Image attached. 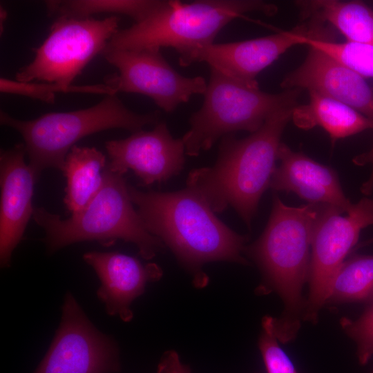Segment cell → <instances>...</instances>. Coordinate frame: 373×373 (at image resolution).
Returning a JSON list of instances; mask_svg holds the SVG:
<instances>
[{
  "instance_id": "6da1fadb",
  "label": "cell",
  "mask_w": 373,
  "mask_h": 373,
  "mask_svg": "<svg viewBox=\"0 0 373 373\" xmlns=\"http://www.w3.org/2000/svg\"><path fill=\"white\" fill-rule=\"evenodd\" d=\"M128 193L149 232L167 245L198 287L208 281L202 271L209 262L247 265L242 256L247 236L240 235L215 215L207 202L189 188L173 191H142L128 185Z\"/></svg>"
},
{
  "instance_id": "7a4b0ae2",
  "label": "cell",
  "mask_w": 373,
  "mask_h": 373,
  "mask_svg": "<svg viewBox=\"0 0 373 373\" xmlns=\"http://www.w3.org/2000/svg\"><path fill=\"white\" fill-rule=\"evenodd\" d=\"M296 106L274 112L256 131L242 139L223 137L212 166L191 171L186 187L214 213L231 206L248 227L276 169L282 134Z\"/></svg>"
},
{
  "instance_id": "3957f363",
  "label": "cell",
  "mask_w": 373,
  "mask_h": 373,
  "mask_svg": "<svg viewBox=\"0 0 373 373\" xmlns=\"http://www.w3.org/2000/svg\"><path fill=\"white\" fill-rule=\"evenodd\" d=\"M324 207H290L275 195L264 231L245 250L262 272L260 292L274 291L282 300L284 309L274 318V326L278 340L284 344L294 340L303 321L302 291L308 280L314 228Z\"/></svg>"
},
{
  "instance_id": "277c9868",
  "label": "cell",
  "mask_w": 373,
  "mask_h": 373,
  "mask_svg": "<svg viewBox=\"0 0 373 373\" xmlns=\"http://www.w3.org/2000/svg\"><path fill=\"white\" fill-rule=\"evenodd\" d=\"M102 185L88 205L66 219L35 207L32 218L45 231L48 252L68 245L95 240L109 245L117 240L135 244L141 256L153 258L163 242L144 227L130 198L122 175L105 167Z\"/></svg>"
},
{
  "instance_id": "5b68a950",
  "label": "cell",
  "mask_w": 373,
  "mask_h": 373,
  "mask_svg": "<svg viewBox=\"0 0 373 373\" xmlns=\"http://www.w3.org/2000/svg\"><path fill=\"white\" fill-rule=\"evenodd\" d=\"M277 9L274 4L257 0L163 1L144 20L118 30L106 48H172L180 54L213 44L226 25L244 14L273 15Z\"/></svg>"
},
{
  "instance_id": "8992f818",
  "label": "cell",
  "mask_w": 373,
  "mask_h": 373,
  "mask_svg": "<svg viewBox=\"0 0 373 373\" xmlns=\"http://www.w3.org/2000/svg\"><path fill=\"white\" fill-rule=\"evenodd\" d=\"M160 114H140L124 106L117 95H106L95 105L74 111L46 113L30 120L16 119L0 111L1 124L18 131L24 145L35 178L43 171H62L66 157L75 144L91 134L113 128L132 133L159 122Z\"/></svg>"
},
{
  "instance_id": "52a82bcc",
  "label": "cell",
  "mask_w": 373,
  "mask_h": 373,
  "mask_svg": "<svg viewBox=\"0 0 373 373\" xmlns=\"http://www.w3.org/2000/svg\"><path fill=\"white\" fill-rule=\"evenodd\" d=\"M299 94L297 88L264 92L211 68L202 105L191 115L190 128L182 137L186 154L197 156L236 131H256L278 109L298 105Z\"/></svg>"
},
{
  "instance_id": "ba28073f",
  "label": "cell",
  "mask_w": 373,
  "mask_h": 373,
  "mask_svg": "<svg viewBox=\"0 0 373 373\" xmlns=\"http://www.w3.org/2000/svg\"><path fill=\"white\" fill-rule=\"evenodd\" d=\"M118 24L115 15L103 19L57 17L46 39L33 50L34 59L19 70L15 79L71 86L86 65L102 53Z\"/></svg>"
},
{
  "instance_id": "9c48e42d",
  "label": "cell",
  "mask_w": 373,
  "mask_h": 373,
  "mask_svg": "<svg viewBox=\"0 0 373 373\" xmlns=\"http://www.w3.org/2000/svg\"><path fill=\"white\" fill-rule=\"evenodd\" d=\"M341 213L324 207L314 228L303 316L304 321L312 324L317 323L332 279L356 246L361 230L373 224V198H363L354 204L347 216Z\"/></svg>"
},
{
  "instance_id": "30bf717a",
  "label": "cell",
  "mask_w": 373,
  "mask_h": 373,
  "mask_svg": "<svg viewBox=\"0 0 373 373\" xmlns=\"http://www.w3.org/2000/svg\"><path fill=\"white\" fill-rule=\"evenodd\" d=\"M102 55L118 73L104 84L115 94L138 93L150 97L166 113L174 111L196 94H204L207 83L202 76L185 77L162 56L160 49L122 50L105 48Z\"/></svg>"
},
{
  "instance_id": "8fae6325",
  "label": "cell",
  "mask_w": 373,
  "mask_h": 373,
  "mask_svg": "<svg viewBox=\"0 0 373 373\" xmlns=\"http://www.w3.org/2000/svg\"><path fill=\"white\" fill-rule=\"evenodd\" d=\"M119 370L115 343L92 325L73 296L67 293L59 327L34 373H115Z\"/></svg>"
},
{
  "instance_id": "7c38bea8",
  "label": "cell",
  "mask_w": 373,
  "mask_h": 373,
  "mask_svg": "<svg viewBox=\"0 0 373 373\" xmlns=\"http://www.w3.org/2000/svg\"><path fill=\"white\" fill-rule=\"evenodd\" d=\"M320 40L321 28L310 20L290 30L245 41L211 44L179 54L180 66L204 62L211 68L251 87L258 88L256 76L291 47L303 44V37Z\"/></svg>"
},
{
  "instance_id": "4fadbf2b",
  "label": "cell",
  "mask_w": 373,
  "mask_h": 373,
  "mask_svg": "<svg viewBox=\"0 0 373 373\" xmlns=\"http://www.w3.org/2000/svg\"><path fill=\"white\" fill-rule=\"evenodd\" d=\"M105 147L109 157L106 168L122 175L132 170L144 185L168 180L180 173L185 162L184 142L172 136L165 122H159L151 131L107 141Z\"/></svg>"
},
{
  "instance_id": "5bb4252c",
  "label": "cell",
  "mask_w": 373,
  "mask_h": 373,
  "mask_svg": "<svg viewBox=\"0 0 373 373\" xmlns=\"http://www.w3.org/2000/svg\"><path fill=\"white\" fill-rule=\"evenodd\" d=\"M283 88H305L339 101L373 122V90L365 79L314 47L283 79Z\"/></svg>"
},
{
  "instance_id": "9a60e30c",
  "label": "cell",
  "mask_w": 373,
  "mask_h": 373,
  "mask_svg": "<svg viewBox=\"0 0 373 373\" xmlns=\"http://www.w3.org/2000/svg\"><path fill=\"white\" fill-rule=\"evenodd\" d=\"M23 143L0 153V262L8 267L12 254L21 241L32 217L34 184L37 180L25 162Z\"/></svg>"
},
{
  "instance_id": "2e32d148",
  "label": "cell",
  "mask_w": 373,
  "mask_h": 373,
  "mask_svg": "<svg viewBox=\"0 0 373 373\" xmlns=\"http://www.w3.org/2000/svg\"><path fill=\"white\" fill-rule=\"evenodd\" d=\"M83 258L101 281L97 295L105 304L106 312L124 322L133 318L131 305L144 293L146 284L159 280L163 274L157 264H143L119 252L90 251Z\"/></svg>"
},
{
  "instance_id": "e0dca14e",
  "label": "cell",
  "mask_w": 373,
  "mask_h": 373,
  "mask_svg": "<svg viewBox=\"0 0 373 373\" xmlns=\"http://www.w3.org/2000/svg\"><path fill=\"white\" fill-rule=\"evenodd\" d=\"M280 164L269 187L276 191L292 192L307 204L334 208L349 213L353 206L345 195L336 171L285 144L278 152Z\"/></svg>"
},
{
  "instance_id": "ac0fdd59",
  "label": "cell",
  "mask_w": 373,
  "mask_h": 373,
  "mask_svg": "<svg viewBox=\"0 0 373 373\" xmlns=\"http://www.w3.org/2000/svg\"><path fill=\"white\" fill-rule=\"evenodd\" d=\"M309 102L297 105L291 119L299 128L321 126L332 141L373 128V122L352 107L316 92H309Z\"/></svg>"
},
{
  "instance_id": "d6986e66",
  "label": "cell",
  "mask_w": 373,
  "mask_h": 373,
  "mask_svg": "<svg viewBox=\"0 0 373 373\" xmlns=\"http://www.w3.org/2000/svg\"><path fill=\"white\" fill-rule=\"evenodd\" d=\"M301 19L331 26L347 41L373 46V10L361 1L304 0L295 2Z\"/></svg>"
},
{
  "instance_id": "ffe728a7",
  "label": "cell",
  "mask_w": 373,
  "mask_h": 373,
  "mask_svg": "<svg viewBox=\"0 0 373 373\" xmlns=\"http://www.w3.org/2000/svg\"><path fill=\"white\" fill-rule=\"evenodd\" d=\"M106 166V156L95 147L75 145L62 169L67 185L64 203L72 214L82 211L100 189Z\"/></svg>"
},
{
  "instance_id": "44dd1931",
  "label": "cell",
  "mask_w": 373,
  "mask_h": 373,
  "mask_svg": "<svg viewBox=\"0 0 373 373\" xmlns=\"http://www.w3.org/2000/svg\"><path fill=\"white\" fill-rule=\"evenodd\" d=\"M372 302H373V255H352L342 263L335 274L326 303L370 304Z\"/></svg>"
},
{
  "instance_id": "7402d4cb",
  "label": "cell",
  "mask_w": 373,
  "mask_h": 373,
  "mask_svg": "<svg viewBox=\"0 0 373 373\" xmlns=\"http://www.w3.org/2000/svg\"><path fill=\"white\" fill-rule=\"evenodd\" d=\"M158 0H67L48 1V15L57 17H90L92 15L111 13L127 15L140 22L159 7Z\"/></svg>"
},
{
  "instance_id": "603a6c76",
  "label": "cell",
  "mask_w": 373,
  "mask_h": 373,
  "mask_svg": "<svg viewBox=\"0 0 373 373\" xmlns=\"http://www.w3.org/2000/svg\"><path fill=\"white\" fill-rule=\"evenodd\" d=\"M303 44L322 50L363 78L373 77L372 45L315 40L306 37Z\"/></svg>"
},
{
  "instance_id": "cb8c5ba5",
  "label": "cell",
  "mask_w": 373,
  "mask_h": 373,
  "mask_svg": "<svg viewBox=\"0 0 373 373\" xmlns=\"http://www.w3.org/2000/svg\"><path fill=\"white\" fill-rule=\"evenodd\" d=\"M0 90L3 93L23 95L46 103H54L56 93H80L116 95L106 84L84 86H61L41 82H23L1 77Z\"/></svg>"
},
{
  "instance_id": "d4e9b609",
  "label": "cell",
  "mask_w": 373,
  "mask_h": 373,
  "mask_svg": "<svg viewBox=\"0 0 373 373\" xmlns=\"http://www.w3.org/2000/svg\"><path fill=\"white\" fill-rule=\"evenodd\" d=\"M276 337L274 318L265 316L262 320V331L258 347L267 373H298L292 361L280 347Z\"/></svg>"
},
{
  "instance_id": "484cf974",
  "label": "cell",
  "mask_w": 373,
  "mask_h": 373,
  "mask_svg": "<svg viewBox=\"0 0 373 373\" xmlns=\"http://www.w3.org/2000/svg\"><path fill=\"white\" fill-rule=\"evenodd\" d=\"M340 325L344 332L356 345L358 362L364 365L373 355V302L368 304L362 314L356 319L343 317Z\"/></svg>"
},
{
  "instance_id": "4316f807",
  "label": "cell",
  "mask_w": 373,
  "mask_h": 373,
  "mask_svg": "<svg viewBox=\"0 0 373 373\" xmlns=\"http://www.w3.org/2000/svg\"><path fill=\"white\" fill-rule=\"evenodd\" d=\"M157 373H191L188 365L183 364L178 353L169 350L164 353L158 365Z\"/></svg>"
},
{
  "instance_id": "83f0119b",
  "label": "cell",
  "mask_w": 373,
  "mask_h": 373,
  "mask_svg": "<svg viewBox=\"0 0 373 373\" xmlns=\"http://www.w3.org/2000/svg\"><path fill=\"white\" fill-rule=\"evenodd\" d=\"M355 164L364 166L370 164L372 166V171L369 179L362 185V193L370 195L373 191V145L370 151L358 155L353 159Z\"/></svg>"
},
{
  "instance_id": "f1b7e54d",
  "label": "cell",
  "mask_w": 373,
  "mask_h": 373,
  "mask_svg": "<svg viewBox=\"0 0 373 373\" xmlns=\"http://www.w3.org/2000/svg\"><path fill=\"white\" fill-rule=\"evenodd\" d=\"M371 244H373V237L370 238V239H367L365 241H363L358 244L356 245V246L355 247V250H357L360 248H362V247H366L367 245H370Z\"/></svg>"
},
{
  "instance_id": "f546056e",
  "label": "cell",
  "mask_w": 373,
  "mask_h": 373,
  "mask_svg": "<svg viewBox=\"0 0 373 373\" xmlns=\"http://www.w3.org/2000/svg\"><path fill=\"white\" fill-rule=\"evenodd\" d=\"M371 373H373V371Z\"/></svg>"
}]
</instances>
